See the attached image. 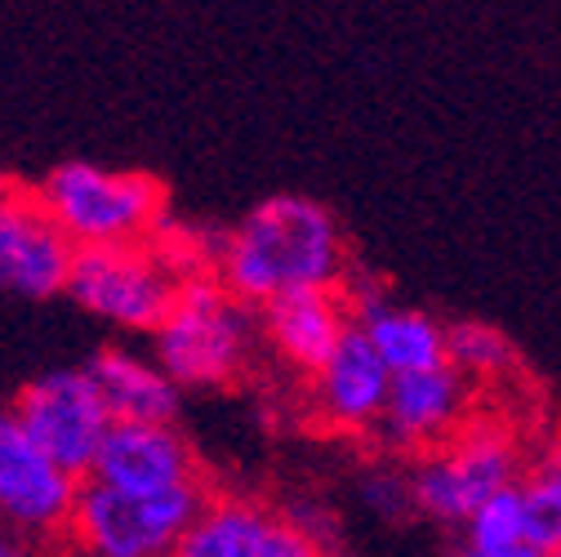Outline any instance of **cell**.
Listing matches in <instances>:
<instances>
[{
  "instance_id": "obj_1",
  "label": "cell",
  "mask_w": 561,
  "mask_h": 557,
  "mask_svg": "<svg viewBox=\"0 0 561 557\" xmlns=\"http://www.w3.org/2000/svg\"><path fill=\"white\" fill-rule=\"evenodd\" d=\"M215 276L250 308L295 291H339L347 276V237L325 201L272 192L219 241Z\"/></svg>"
},
{
  "instance_id": "obj_2",
  "label": "cell",
  "mask_w": 561,
  "mask_h": 557,
  "mask_svg": "<svg viewBox=\"0 0 561 557\" xmlns=\"http://www.w3.org/2000/svg\"><path fill=\"white\" fill-rule=\"evenodd\" d=\"M259 330L254 308L237 299L215 272H192L157 330V362L179 388H219L245 375Z\"/></svg>"
},
{
  "instance_id": "obj_3",
  "label": "cell",
  "mask_w": 561,
  "mask_h": 557,
  "mask_svg": "<svg viewBox=\"0 0 561 557\" xmlns=\"http://www.w3.org/2000/svg\"><path fill=\"white\" fill-rule=\"evenodd\" d=\"M49 215L81 250L148 246L165 228V183L148 170H107L94 161H62L41 183Z\"/></svg>"
},
{
  "instance_id": "obj_4",
  "label": "cell",
  "mask_w": 561,
  "mask_h": 557,
  "mask_svg": "<svg viewBox=\"0 0 561 557\" xmlns=\"http://www.w3.org/2000/svg\"><path fill=\"white\" fill-rule=\"evenodd\" d=\"M209 496L215 491L205 481L165 496H134L85 477L62 539L85 557H170Z\"/></svg>"
},
{
  "instance_id": "obj_5",
  "label": "cell",
  "mask_w": 561,
  "mask_h": 557,
  "mask_svg": "<svg viewBox=\"0 0 561 557\" xmlns=\"http://www.w3.org/2000/svg\"><path fill=\"white\" fill-rule=\"evenodd\" d=\"M414 513L446 526H459L500 491L517 486L522 473V446L504 424H468L446 446L428 451L405 464Z\"/></svg>"
},
{
  "instance_id": "obj_6",
  "label": "cell",
  "mask_w": 561,
  "mask_h": 557,
  "mask_svg": "<svg viewBox=\"0 0 561 557\" xmlns=\"http://www.w3.org/2000/svg\"><path fill=\"white\" fill-rule=\"evenodd\" d=\"M183 286V272L148 241V246H90L77 254L72 295L85 312L125 326V330H161Z\"/></svg>"
},
{
  "instance_id": "obj_7",
  "label": "cell",
  "mask_w": 561,
  "mask_h": 557,
  "mask_svg": "<svg viewBox=\"0 0 561 557\" xmlns=\"http://www.w3.org/2000/svg\"><path fill=\"white\" fill-rule=\"evenodd\" d=\"M14 414L32 442L77 481L94 473V459L112 433V410L85 366H58L19 388Z\"/></svg>"
},
{
  "instance_id": "obj_8",
  "label": "cell",
  "mask_w": 561,
  "mask_h": 557,
  "mask_svg": "<svg viewBox=\"0 0 561 557\" xmlns=\"http://www.w3.org/2000/svg\"><path fill=\"white\" fill-rule=\"evenodd\" d=\"M77 491L81 481L32 442L14 406H0V526L23 539H62Z\"/></svg>"
},
{
  "instance_id": "obj_9",
  "label": "cell",
  "mask_w": 561,
  "mask_h": 557,
  "mask_svg": "<svg viewBox=\"0 0 561 557\" xmlns=\"http://www.w3.org/2000/svg\"><path fill=\"white\" fill-rule=\"evenodd\" d=\"M81 246L49 215L41 187L0 183V286L14 295H58L72 282Z\"/></svg>"
},
{
  "instance_id": "obj_10",
  "label": "cell",
  "mask_w": 561,
  "mask_h": 557,
  "mask_svg": "<svg viewBox=\"0 0 561 557\" xmlns=\"http://www.w3.org/2000/svg\"><path fill=\"white\" fill-rule=\"evenodd\" d=\"M170 557H330L286 509L259 496H209Z\"/></svg>"
},
{
  "instance_id": "obj_11",
  "label": "cell",
  "mask_w": 561,
  "mask_h": 557,
  "mask_svg": "<svg viewBox=\"0 0 561 557\" xmlns=\"http://www.w3.org/2000/svg\"><path fill=\"white\" fill-rule=\"evenodd\" d=\"M472 379H463L455 366L424 371V375H397L383 420L370 433L383 455H428L459 437L472 420Z\"/></svg>"
},
{
  "instance_id": "obj_12",
  "label": "cell",
  "mask_w": 561,
  "mask_h": 557,
  "mask_svg": "<svg viewBox=\"0 0 561 557\" xmlns=\"http://www.w3.org/2000/svg\"><path fill=\"white\" fill-rule=\"evenodd\" d=\"M392 371L383 366V357L375 353V343L366 339L362 326L347 330V339L339 343V353L308 379V406L312 420H321L334 433H353V437H370L383 420V406L392 393Z\"/></svg>"
},
{
  "instance_id": "obj_13",
  "label": "cell",
  "mask_w": 561,
  "mask_h": 557,
  "mask_svg": "<svg viewBox=\"0 0 561 557\" xmlns=\"http://www.w3.org/2000/svg\"><path fill=\"white\" fill-rule=\"evenodd\" d=\"M90 477L134 496H165L205 481L187 437L174 424H112Z\"/></svg>"
},
{
  "instance_id": "obj_14",
  "label": "cell",
  "mask_w": 561,
  "mask_h": 557,
  "mask_svg": "<svg viewBox=\"0 0 561 557\" xmlns=\"http://www.w3.org/2000/svg\"><path fill=\"white\" fill-rule=\"evenodd\" d=\"M259 326L267 343L276 348V357L312 379L339 353V343L357 321H353V308H347L343 291H295V295L263 304Z\"/></svg>"
},
{
  "instance_id": "obj_15",
  "label": "cell",
  "mask_w": 561,
  "mask_h": 557,
  "mask_svg": "<svg viewBox=\"0 0 561 557\" xmlns=\"http://www.w3.org/2000/svg\"><path fill=\"white\" fill-rule=\"evenodd\" d=\"M85 371L94 375L116 424H174L183 388L165 375L157 357H138L129 348L107 343L85 362Z\"/></svg>"
},
{
  "instance_id": "obj_16",
  "label": "cell",
  "mask_w": 561,
  "mask_h": 557,
  "mask_svg": "<svg viewBox=\"0 0 561 557\" xmlns=\"http://www.w3.org/2000/svg\"><path fill=\"white\" fill-rule=\"evenodd\" d=\"M366 339L375 343V353L383 357V366L392 375H424V371H442L450 366L446 353V326L419 308H379L375 317L362 321Z\"/></svg>"
},
{
  "instance_id": "obj_17",
  "label": "cell",
  "mask_w": 561,
  "mask_h": 557,
  "mask_svg": "<svg viewBox=\"0 0 561 557\" xmlns=\"http://www.w3.org/2000/svg\"><path fill=\"white\" fill-rule=\"evenodd\" d=\"M522 500H526V548L557 557L561 553V446H552L522 477Z\"/></svg>"
},
{
  "instance_id": "obj_18",
  "label": "cell",
  "mask_w": 561,
  "mask_h": 557,
  "mask_svg": "<svg viewBox=\"0 0 561 557\" xmlns=\"http://www.w3.org/2000/svg\"><path fill=\"white\" fill-rule=\"evenodd\" d=\"M477 557H508L526 548V500H522V481L500 491L495 500H485L468 522H463V544Z\"/></svg>"
},
{
  "instance_id": "obj_19",
  "label": "cell",
  "mask_w": 561,
  "mask_h": 557,
  "mask_svg": "<svg viewBox=\"0 0 561 557\" xmlns=\"http://www.w3.org/2000/svg\"><path fill=\"white\" fill-rule=\"evenodd\" d=\"M446 353L450 366L463 379H500L517 366V348L504 330L485 326V321H455L446 326Z\"/></svg>"
},
{
  "instance_id": "obj_20",
  "label": "cell",
  "mask_w": 561,
  "mask_h": 557,
  "mask_svg": "<svg viewBox=\"0 0 561 557\" xmlns=\"http://www.w3.org/2000/svg\"><path fill=\"white\" fill-rule=\"evenodd\" d=\"M362 500L383 518V522H401L414 513V491H410V468L401 464H375L362 477Z\"/></svg>"
},
{
  "instance_id": "obj_21",
  "label": "cell",
  "mask_w": 561,
  "mask_h": 557,
  "mask_svg": "<svg viewBox=\"0 0 561 557\" xmlns=\"http://www.w3.org/2000/svg\"><path fill=\"white\" fill-rule=\"evenodd\" d=\"M0 557H36V553H32V539L0 526Z\"/></svg>"
},
{
  "instance_id": "obj_22",
  "label": "cell",
  "mask_w": 561,
  "mask_h": 557,
  "mask_svg": "<svg viewBox=\"0 0 561 557\" xmlns=\"http://www.w3.org/2000/svg\"><path fill=\"white\" fill-rule=\"evenodd\" d=\"M455 557H477V553H468V548H459ZM508 557H543V553H535V548H517V553H508Z\"/></svg>"
},
{
  "instance_id": "obj_23",
  "label": "cell",
  "mask_w": 561,
  "mask_h": 557,
  "mask_svg": "<svg viewBox=\"0 0 561 557\" xmlns=\"http://www.w3.org/2000/svg\"><path fill=\"white\" fill-rule=\"evenodd\" d=\"M0 183H5V179H0Z\"/></svg>"
},
{
  "instance_id": "obj_24",
  "label": "cell",
  "mask_w": 561,
  "mask_h": 557,
  "mask_svg": "<svg viewBox=\"0 0 561 557\" xmlns=\"http://www.w3.org/2000/svg\"><path fill=\"white\" fill-rule=\"evenodd\" d=\"M557 557H561V553H557Z\"/></svg>"
}]
</instances>
